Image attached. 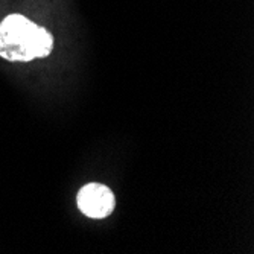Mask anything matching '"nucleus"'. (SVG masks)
<instances>
[{
	"instance_id": "obj_1",
	"label": "nucleus",
	"mask_w": 254,
	"mask_h": 254,
	"mask_svg": "<svg viewBox=\"0 0 254 254\" xmlns=\"http://www.w3.org/2000/svg\"><path fill=\"white\" fill-rule=\"evenodd\" d=\"M54 51V37L44 28L20 14H11L0 23V57L12 63L46 58Z\"/></svg>"
},
{
	"instance_id": "obj_2",
	"label": "nucleus",
	"mask_w": 254,
	"mask_h": 254,
	"mask_svg": "<svg viewBox=\"0 0 254 254\" xmlns=\"http://www.w3.org/2000/svg\"><path fill=\"white\" fill-rule=\"evenodd\" d=\"M78 209L91 219H104L114 212L116 198L110 188L101 183H90L78 192Z\"/></svg>"
}]
</instances>
